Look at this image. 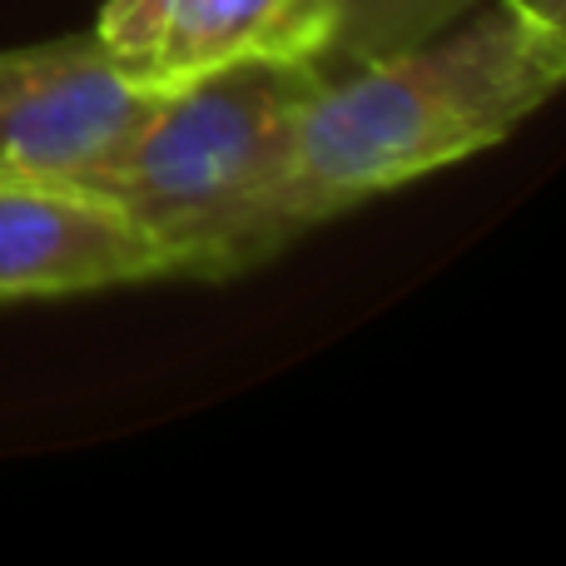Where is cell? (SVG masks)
Masks as SVG:
<instances>
[{"mask_svg": "<svg viewBox=\"0 0 566 566\" xmlns=\"http://www.w3.org/2000/svg\"><path fill=\"white\" fill-rule=\"evenodd\" d=\"M95 35L165 90L244 55L313 60L303 0H105Z\"/></svg>", "mask_w": 566, "mask_h": 566, "instance_id": "5b68a950", "label": "cell"}, {"mask_svg": "<svg viewBox=\"0 0 566 566\" xmlns=\"http://www.w3.org/2000/svg\"><path fill=\"white\" fill-rule=\"evenodd\" d=\"M159 95L165 85L135 75L99 35L0 50V179L90 189Z\"/></svg>", "mask_w": 566, "mask_h": 566, "instance_id": "3957f363", "label": "cell"}, {"mask_svg": "<svg viewBox=\"0 0 566 566\" xmlns=\"http://www.w3.org/2000/svg\"><path fill=\"white\" fill-rule=\"evenodd\" d=\"M165 279L149 234L85 185L0 179V298L119 289Z\"/></svg>", "mask_w": 566, "mask_h": 566, "instance_id": "277c9868", "label": "cell"}, {"mask_svg": "<svg viewBox=\"0 0 566 566\" xmlns=\"http://www.w3.org/2000/svg\"><path fill=\"white\" fill-rule=\"evenodd\" d=\"M566 80V35L488 0L408 50L318 75L298 115L293 214H328L502 145Z\"/></svg>", "mask_w": 566, "mask_h": 566, "instance_id": "6da1fadb", "label": "cell"}, {"mask_svg": "<svg viewBox=\"0 0 566 566\" xmlns=\"http://www.w3.org/2000/svg\"><path fill=\"white\" fill-rule=\"evenodd\" d=\"M318 75L408 50L448 30L478 0H303Z\"/></svg>", "mask_w": 566, "mask_h": 566, "instance_id": "8992f818", "label": "cell"}, {"mask_svg": "<svg viewBox=\"0 0 566 566\" xmlns=\"http://www.w3.org/2000/svg\"><path fill=\"white\" fill-rule=\"evenodd\" d=\"M497 6L517 10L522 20H532V25H542V30L566 35V0H497Z\"/></svg>", "mask_w": 566, "mask_h": 566, "instance_id": "52a82bcc", "label": "cell"}, {"mask_svg": "<svg viewBox=\"0 0 566 566\" xmlns=\"http://www.w3.org/2000/svg\"><path fill=\"white\" fill-rule=\"evenodd\" d=\"M318 65L244 55L159 95L129 149L95 179L149 234L165 274H229L298 234L293 155Z\"/></svg>", "mask_w": 566, "mask_h": 566, "instance_id": "7a4b0ae2", "label": "cell"}]
</instances>
